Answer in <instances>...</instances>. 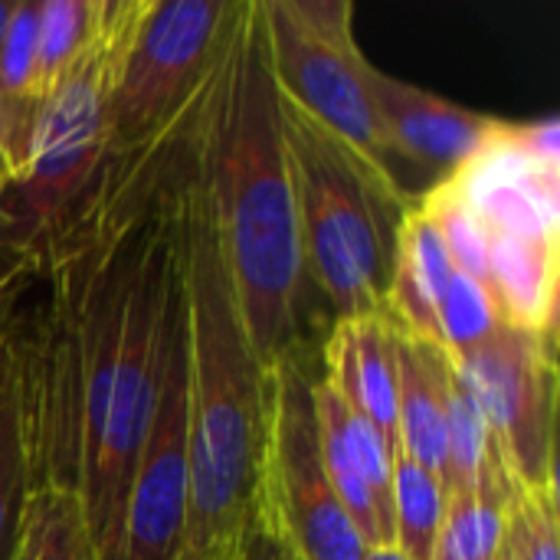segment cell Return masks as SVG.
I'll list each match as a JSON object with an SVG mask.
<instances>
[{
  "label": "cell",
  "instance_id": "6da1fadb",
  "mask_svg": "<svg viewBox=\"0 0 560 560\" xmlns=\"http://www.w3.org/2000/svg\"><path fill=\"white\" fill-rule=\"evenodd\" d=\"M177 138L259 364L269 371L282 358L305 354L315 285L305 269L259 0H236L217 56L177 121Z\"/></svg>",
  "mask_w": 560,
  "mask_h": 560
},
{
  "label": "cell",
  "instance_id": "7a4b0ae2",
  "mask_svg": "<svg viewBox=\"0 0 560 560\" xmlns=\"http://www.w3.org/2000/svg\"><path fill=\"white\" fill-rule=\"evenodd\" d=\"M180 121V118H177ZM177 246L187 305V560H223L253 515L269 374L243 328L207 203L174 128Z\"/></svg>",
  "mask_w": 560,
  "mask_h": 560
},
{
  "label": "cell",
  "instance_id": "3957f363",
  "mask_svg": "<svg viewBox=\"0 0 560 560\" xmlns=\"http://www.w3.org/2000/svg\"><path fill=\"white\" fill-rule=\"evenodd\" d=\"M279 112L315 292L335 322L384 312L394 236L413 194L282 95Z\"/></svg>",
  "mask_w": 560,
  "mask_h": 560
},
{
  "label": "cell",
  "instance_id": "277c9868",
  "mask_svg": "<svg viewBox=\"0 0 560 560\" xmlns=\"http://www.w3.org/2000/svg\"><path fill=\"white\" fill-rule=\"evenodd\" d=\"M141 0H102L98 23L46 95L26 161L0 194V226L33 253L59 233L108 154V102Z\"/></svg>",
  "mask_w": 560,
  "mask_h": 560
},
{
  "label": "cell",
  "instance_id": "5b68a950",
  "mask_svg": "<svg viewBox=\"0 0 560 560\" xmlns=\"http://www.w3.org/2000/svg\"><path fill=\"white\" fill-rule=\"evenodd\" d=\"M259 20L279 95L397 180L371 102L374 66L364 59L351 26L354 3L259 0Z\"/></svg>",
  "mask_w": 560,
  "mask_h": 560
},
{
  "label": "cell",
  "instance_id": "8992f818",
  "mask_svg": "<svg viewBox=\"0 0 560 560\" xmlns=\"http://www.w3.org/2000/svg\"><path fill=\"white\" fill-rule=\"evenodd\" d=\"M266 374V440L253 515L299 560H364L371 548L325 476L308 358H282Z\"/></svg>",
  "mask_w": 560,
  "mask_h": 560
},
{
  "label": "cell",
  "instance_id": "52a82bcc",
  "mask_svg": "<svg viewBox=\"0 0 560 560\" xmlns=\"http://www.w3.org/2000/svg\"><path fill=\"white\" fill-rule=\"evenodd\" d=\"M236 0H141L108 102V154L154 144L200 89Z\"/></svg>",
  "mask_w": 560,
  "mask_h": 560
},
{
  "label": "cell",
  "instance_id": "ba28073f",
  "mask_svg": "<svg viewBox=\"0 0 560 560\" xmlns=\"http://www.w3.org/2000/svg\"><path fill=\"white\" fill-rule=\"evenodd\" d=\"M558 331L495 325L486 341L450 358L482 410L509 479L522 489L555 486Z\"/></svg>",
  "mask_w": 560,
  "mask_h": 560
},
{
  "label": "cell",
  "instance_id": "9c48e42d",
  "mask_svg": "<svg viewBox=\"0 0 560 560\" xmlns=\"http://www.w3.org/2000/svg\"><path fill=\"white\" fill-rule=\"evenodd\" d=\"M184 282V276H180ZM190 492V430H187V305L164 345L151 417L131 469L118 560H180L187 541Z\"/></svg>",
  "mask_w": 560,
  "mask_h": 560
},
{
  "label": "cell",
  "instance_id": "30bf717a",
  "mask_svg": "<svg viewBox=\"0 0 560 560\" xmlns=\"http://www.w3.org/2000/svg\"><path fill=\"white\" fill-rule=\"evenodd\" d=\"M371 102L394 171L397 161H407L427 174L430 187L456 174L489 141L499 121L492 115L463 108L436 92L394 79L377 66L371 72Z\"/></svg>",
  "mask_w": 560,
  "mask_h": 560
},
{
  "label": "cell",
  "instance_id": "8fae6325",
  "mask_svg": "<svg viewBox=\"0 0 560 560\" xmlns=\"http://www.w3.org/2000/svg\"><path fill=\"white\" fill-rule=\"evenodd\" d=\"M318 377L397 453V325L384 312L331 322Z\"/></svg>",
  "mask_w": 560,
  "mask_h": 560
},
{
  "label": "cell",
  "instance_id": "7c38bea8",
  "mask_svg": "<svg viewBox=\"0 0 560 560\" xmlns=\"http://www.w3.org/2000/svg\"><path fill=\"white\" fill-rule=\"evenodd\" d=\"M453 272L456 266L436 220L413 197L394 236V262L384 292V315L400 335L443 351L440 305Z\"/></svg>",
  "mask_w": 560,
  "mask_h": 560
},
{
  "label": "cell",
  "instance_id": "4fadbf2b",
  "mask_svg": "<svg viewBox=\"0 0 560 560\" xmlns=\"http://www.w3.org/2000/svg\"><path fill=\"white\" fill-rule=\"evenodd\" d=\"M446 374L450 358L397 331V456L433 472L446 489Z\"/></svg>",
  "mask_w": 560,
  "mask_h": 560
},
{
  "label": "cell",
  "instance_id": "5bb4252c",
  "mask_svg": "<svg viewBox=\"0 0 560 560\" xmlns=\"http://www.w3.org/2000/svg\"><path fill=\"white\" fill-rule=\"evenodd\" d=\"M312 404H315V427H318V446H322V463H325V476L341 502V509L348 512L351 525L358 528V535L364 538L368 548H390V532L358 472V463L351 456L348 446V433H345V404L325 387V381L315 374L312 381Z\"/></svg>",
  "mask_w": 560,
  "mask_h": 560
},
{
  "label": "cell",
  "instance_id": "9a60e30c",
  "mask_svg": "<svg viewBox=\"0 0 560 560\" xmlns=\"http://www.w3.org/2000/svg\"><path fill=\"white\" fill-rule=\"evenodd\" d=\"M16 560H98L82 499L75 492L36 489L26 495Z\"/></svg>",
  "mask_w": 560,
  "mask_h": 560
},
{
  "label": "cell",
  "instance_id": "2e32d148",
  "mask_svg": "<svg viewBox=\"0 0 560 560\" xmlns=\"http://www.w3.org/2000/svg\"><path fill=\"white\" fill-rule=\"evenodd\" d=\"M443 509V482L423 466L397 456L390 486V548H397L407 560H433Z\"/></svg>",
  "mask_w": 560,
  "mask_h": 560
},
{
  "label": "cell",
  "instance_id": "e0dca14e",
  "mask_svg": "<svg viewBox=\"0 0 560 560\" xmlns=\"http://www.w3.org/2000/svg\"><path fill=\"white\" fill-rule=\"evenodd\" d=\"M102 13V0H39L36 26V89L39 102L89 43Z\"/></svg>",
  "mask_w": 560,
  "mask_h": 560
},
{
  "label": "cell",
  "instance_id": "ac0fdd59",
  "mask_svg": "<svg viewBox=\"0 0 560 560\" xmlns=\"http://www.w3.org/2000/svg\"><path fill=\"white\" fill-rule=\"evenodd\" d=\"M26 495H30L26 456H23V440H20L7 348L0 345V560H16Z\"/></svg>",
  "mask_w": 560,
  "mask_h": 560
},
{
  "label": "cell",
  "instance_id": "d6986e66",
  "mask_svg": "<svg viewBox=\"0 0 560 560\" xmlns=\"http://www.w3.org/2000/svg\"><path fill=\"white\" fill-rule=\"evenodd\" d=\"M509 512L495 502L450 492L433 560H495L505 541Z\"/></svg>",
  "mask_w": 560,
  "mask_h": 560
},
{
  "label": "cell",
  "instance_id": "ffe728a7",
  "mask_svg": "<svg viewBox=\"0 0 560 560\" xmlns=\"http://www.w3.org/2000/svg\"><path fill=\"white\" fill-rule=\"evenodd\" d=\"M502 325L499 308L492 302V295L472 282L463 272H453L443 305H440V338H443V354L456 358L469 348H476L479 341H486L492 335V328Z\"/></svg>",
  "mask_w": 560,
  "mask_h": 560
},
{
  "label": "cell",
  "instance_id": "44dd1931",
  "mask_svg": "<svg viewBox=\"0 0 560 560\" xmlns=\"http://www.w3.org/2000/svg\"><path fill=\"white\" fill-rule=\"evenodd\" d=\"M522 560H560L558 482L522 492L509 512Z\"/></svg>",
  "mask_w": 560,
  "mask_h": 560
},
{
  "label": "cell",
  "instance_id": "7402d4cb",
  "mask_svg": "<svg viewBox=\"0 0 560 560\" xmlns=\"http://www.w3.org/2000/svg\"><path fill=\"white\" fill-rule=\"evenodd\" d=\"M223 560H299L256 515H249L246 528L233 541L230 555Z\"/></svg>",
  "mask_w": 560,
  "mask_h": 560
},
{
  "label": "cell",
  "instance_id": "603a6c76",
  "mask_svg": "<svg viewBox=\"0 0 560 560\" xmlns=\"http://www.w3.org/2000/svg\"><path fill=\"white\" fill-rule=\"evenodd\" d=\"M36 253L23 243H16L3 226H0V305L13 292V285L33 269Z\"/></svg>",
  "mask_w": 560,
  "mask_h": 560
},
{
  "label": "cell",
  "instance_id": "cb8c5ba5",
  "mask_svg": "<svg viewBox=\"0 0 560 560\" xmlns=\"http://www.w3.org/2000/svg\"><path fill=\"white\" fill-rule=\"evenodd\" d=\"M495 560H522L518 558V541H515V532L512 525H505V541H502V551Z\"/></svg>",
  "mask_w": 560,
  "mask_h": 560
},
{
  "label": "cell",
  "instance_id": "d4e9b609",
  "mask_svg": "<svg viewBox=\"0 0 560 560\" xmlns=\"http://www.w3.org/2000/svg\"><path fill=\"white\" fill-rule=\"evenodd\" d=\"M364 560H407L397 548H371L368 555H364Z\"/></svg>",
  "mask_w": 560,
  "mask_h": 560
},
{
  "label": "cell",
  "instance_id": "484cf974",
  "mask_svg": "<svg viewBox=\"0 0 560 560\" xmlns=\"http://www.w3.org/2000/svg\"><path fill=\"white\" fill-rule=\"evenodd\" d=\"M13 7H16V0H0V46H3L7 23H10V16H13Z\"/></svg>",
  "mask_w": 560,
  "mask_h": 560
},
{
  "label": "cell",
  "instance_id": "4316f807",
  "mask_svg": "<svg viewBox=\"0 0 560 560\" xmlns=\"http://www.w3.org/2000/svg\"><path fill=\"white\" fill-rule=\"evenodd\" d=\"M10 177H13V167H10L7 151H3V144H0V194H3V187L10 184Z\"/></svg>",
  "mask_w": 560,
  "mask_h": 560
},
{
  "label": "cell",
  "instance_id": "83f0119b",
  "mask_svg": "<svg viewBox=\"0 0 560 560\" xmlns=\"http://www.w3.org/2000/svg\"><path fill=\"white\" fill-rule=\"evenodd\" d=\"M0 345H3V338H0Z\"/></svg>",
  "mask_w": 560,
  "mask_h": 560
},
{
  "label": "cell",
  "instance_id": "f1b7e54d",
  "mask_svg": "<svg viewBox=\"0 0 560 560\" xmlns=\"http://www.w3.org/2000/svg\"><path fill=\"white\" fill-rule=\"evenodd\" d=\"M180 560H187V558H180Z\"/></svg>",
  "mask_w": 560,
  "mask_h": 560
}]
</instances>
